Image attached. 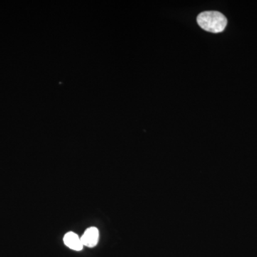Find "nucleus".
Instances as JSON below:
<instances>
[{"label":"nucleus","mask_w":257,"mask_h":257,"mask_svg":"<svg viewBox=\"0 0 257 257\" xmlns=\"http://www.w3.org/2000/svg\"><path fill=\"white\" fill-rule=\"evenodd\" d=\"M197 23L206 31L219 33L224 31L227 25V20L219 12L207 11L198 15Z\"/></svg>","instance_id":"f257e3e1"},{"label":"nucleus","mask_w":257,"mask_h":257,"mask_svg":"<svg viewBox=\"0 0 257 257\" xmlns=\"http://www.w3.org/2000/svg\"><path fill=\"white\" fill-rule=\"evenodd\" d=\"M83 246L94 247L99 241V231L96 227H90L86 230L81 237Z\"/></svg>","instance_id":"f03ea898"},{"label":"nucleus","mask_w":257,"mask_h":257,"mask_svg":"<svg viewBox=\"0 0 257 257\" xmlns=\"http://www.w3.org/2000/svg\"><path fill=\"white\" fill-rule=\"evenodd\" d=\"M64 242L66 246L74 251H81L83 248V244L81 238L75 233L68 232L64 235Z\"/></svg>","instance_id":"7ed1b4c3"}]
</instances>
